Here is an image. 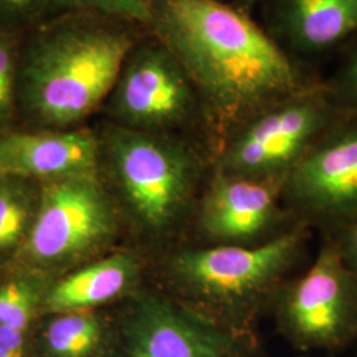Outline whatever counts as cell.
<instances>
[{
  "label": "cell",
  "instance_id": "6da1fadb",
  "mask_svg": "<svg viewBox=\"0 0 357 357\" xmlns=\"http://www.w3.org/2000/svg\"><path fill=\"white\" fill-rule=\"evenodd\" d=\"M149 28L197 90L204 115L234 130L273 103L306 89L289 53L221 0H150Z\"/></svg>",
  "mask_w": 357,
  "mask_h": 357
},
{
  "label": "cell",
  "instance_id": "7a4b0ae2",
  "mask_svg": "<svg viewBox=\"0 0 357 357\" xmlns=\"http://www.w3.org/2000/svg\"><path fill=\"white\" fill-rule=\"evenodd\" d=\"M130 23L61 13L19 47L17 109L41 130H66L106 102L138 43Z\"/></svg>",
  "mask_w": 357,
  "mask_h": 357
},
{
  "label": "cell",
  "instance_id": "3957f363",
  "mask_svg": "<svg viewBox=\"0 0 357 357\" xmlns=\"http://www.w3.org/2000/svg\"><path fill=\"white\" fill-rule=\"evenodd\" d=\"M100 141L101 163L135 224L153 236L176 229L188 213L199 176L191 149L171 135L114 123Z\"/></svg>",
  "mask_w": 357,
  "mask_h": 357
},
{
  "label": "cell",
  "instance_id": "277c9868",
  "mask_svg": "<svg viewBox=\"0 0 357 357\" xmlns=\"http://www.w3.org/2000/svg\"><path fill=\"white\" fill-rule=\"evenodd\" d=\"M40 185L38 215L17 255L31 271L72 266L114 238V205L98 176L54 178Z\"/></svg>",
  "mask_w": 357,
  "mask_h": 357
},
{
  "label": "cell",
  "instance_id": "5b68a950",
  "mask_svg": "<svg viewBox=\"0 0 357 357\" xmlns=\"http://www.w3.org/2000/svg\"><path fill=\"white\" fill-rule=\"evenodd\" d=\"M295 229L258 246L185 249L172 257L169 274L196 303L234 312L268 293L291 265L302 243Z\"/></svg>",
  "mask_w": 357,
  "mask_h": 357
},
{
  "label": "cell",
  "instance_id": "8992f818",
  "mask_svg": "<svg viewBox=\"0 0 357 357\" xmlns=\"http://www.w3.org/2000/svg\"><path fill=\"white\" fill-rule=\"evenodd\" d=\"M318 90H301L255 113L230 131L218 171L255 180L284 181L328 123Z\"/></svg>",
  "mask_w": 357,
  "mask_h": 357
},
{
  "label": "cell",
  "instance_id": "52a82bcc",
  "mask_svg": "<svg viewBox=\"0 0 357 357\" xmlns=\"http://www.w3.org/2000/svg\"><path fill=\"white\" fill-rule=\"evenodd\" d=\"M105 103L116 126L153 134L169 135L204 114L185 69L155 36L134 45Z\"/></svg>",
  "mask_w": 357,
  "mask_h": 357
},
{
  "label": "cell",
  "instance_id": "ba28073f",
  "mask_svg": "<svg viewBox=\"0 0 357 357\" xmlns=\"http://www.w3.org/2000/svg\"><path fill=\"white\" fill-rule=\"evenodd\" d=\"M284 330L302 348H337L357 333V275L344 255L324 248L306 274L286 291Z\"/></svg>",
  "mask_w": 357,
  "mask_h": 357
},
{
  "label": "cell",
  "instance_id": "9c48e42d",
  "mask_svg": "<svg viewBox=\"0 0 357 357\" xmlns=\"http://www.w3.org/2000/svg\"><path fill=\"white\" fill-rule=\"evenodd\" d=\"M237 349L216 320L150 294L131 305L121 326V357H234Z\"/></svg>",
  "mask_w": 357,
  "mask_h": 357
},
{
  "label": "cell",
  "instance_id": "30bf717a",
  "mask_svg": "<svg viewBox=\"0 0 357 357\" xmlns=\"http://www.w3.org/2000/svg\"><path fill=\"white\" fill-rule=\"evenodd\" d=\"M284 181L294 203L314 216L357 217V123L323 132Z\"/></svg>",
  "mask_w": 357,
  "mask_h": 357
},
{
  "label": "cell",
  "instance_id": "8fae6325",
  "mask_svg": "<svg viewBox=\"0 0 357 357\" xmlns=\"http://www.w3.org/2000/svg\"><path fill=\"white\" fill-rule=\"evenodd\" d=\"M3 175L47 181L98 176L101 141L89 130H38L0 134Z\"/></svg>",
  "mask_w": 357,
  "mask_h": 357
},
{
  "label": "cell",
  "instance_id": "7c38bea8",
  "mask_svg": "<svg viewBox=\"0 0 357 357\" xmlns=\"http://www.w3.org/2000/svg\"><path fill=\"white\" fill-rule=\"evenodd\" d=\"M281 181L217 172L200 209V225L217 241L240 243L268 228L277 213Z\"/></svg>",
  "mask_w": 357,
  "mask_h": 357
},
{
  "label": "cell",
  "instance_id": "4fadbf2b",
  "mask_svg": "<svg viewBox=\"0 0 357 357\" xmlns=\"http://www.w3.org/2000/svg\"><path fill=\"white\" fill-rule=\"evenodd\" d=\"M277 43L289 51L315 54L357 31V0H275Z\"/></svg>",
  "mask_w": 357,
  "mask_h": 357
},
{
  "label": "cell",
  "instance_id": "5bb4252c",
  "mask_svg": "<svg viewBox=\"0 0 357 357\" xmlns=\"http://www.w3.org/2000/svg\"><path fill=\"white\" fill-rule=\"evenodd\" d=\"M139 277V264L128 252L93 261L48 287L41 312L94 310L128 293Z\"/></svg>",
  "mask_w": 357,
  "mask_h": 357
},
{
  "label": "cell",
  "instance_id": "9a60e30c",
  "mask_svg": "<svg viewBox=\"0 0 357 357\" xmlns=\"http://www.w3.org/2000/svg\"><path fill=\"white\" fill-rule=\"evenodd\" d=\"M106 328L94 310L50 314L38 328L40 357H97L102 351Z\"/></svg>",
  "mask_w": 357,
  "mask_h": 357
},
{
  "label": "cell",
  "instance_id": "2e32d148",
  "mask_svg": "<svg viewBox=\"0 0 357 357\" xmlns=\"http://www.w3.org/2000/svg\"><path fill=\"white\" fill-rule=\"evenodd\" d=\"M33 178L0 176V261L19 255L38 215L41 185Z\"/></svg>",
  "mask_w": 357,
  "mask_h": 357
},
{
  "label": "cell",
  "instance_id": "e0dca14e",
  "mask_svg": "<svg viewBox=\"0 0 357 357\" xmlns=\"http://www.w3.org/2000/svg\"><path fill=\"white\" fill-rule=\"evenodd\" d=\"M48 287L40 275L29 274L0 282V324L28 331Z\"/></svg>",
  "mask_w": 357,
  "mask_h": 357
},
{
  "label": "cell",
  "instance_id": "ac0fdd59",
  "mask_svg": "<svg viewBox=\"0 0 357 357\" xmlns=\"http://www.w3.org/2000/svg\"><path fill=\"white\" fill-rule=\"evenodd\" d=\"M91 13L130 24L149 26L151 20L150 0H52L51 15Z\"/></svg>",
  "mask_w": 357,
  "mask_h": 357
},
{
  "label": "cell",
  "instance_id": "d6986e66",
  "mask_svg": "<svg viewBox=\"0 0 357 357\" xmlns=\"http://www.w3.org/2000/svg\"><path fill=\"white\" fill-rule=\"evenodd\" d=\"M19 47L16 33L0 29V130L10 125L17 110Z\"/></svg>",
  "mask_w": 357,
  "mask_h": 357
},
{
  "label": "cell",
  "instance_id": "ffe728a7",
  "mask_svg": "<svg viewBox=\"0 0 357 357\" xmlns=\"http://www.w3.org/2000/svg\"><path fill=\"white\" fill-rule=\"evenodd\" d=\"M52 0H0V29L17 33L51 15Z\"/></svg>",
  "mask_w": 357,
  "mask_h": 357
},
{
  "label": "cell",
  "instance_id": "44dd1931",
  "mask_svg": "<svg viewBox=\"0 0 357 357\" xmlns=\"http://www.w3.org/2000/svg\"><path fill=\"white\" fill-rule=\"evenodd\" d=\"M26 332L0 324V357H26Z\"/></svg>",
  "mask_w": 357,
  "mask_h": 357
},
{
  "label": "cell",
  "instance_id": "7402d4cb",
  "mask_svg": "<svg viewBox=\"0 0 357 357\" xmlns=\"http://www.w3.org/2000/svg\"><path fill=\"white\" fill-rule=\"evenodd\" d=\"M342 88L344 90L345 96L357 103V52L345 68L342 77Z\"/></svg>",
  "mask_w": 357,
  "mask_h": 357
},
{
  "label": "cell",
  "instance_id": "603a6c76",
  "mask_svg": "<svg viewBox=\"0 0 357 357\" xmlns=\"http://www.w3.org/2000/svg\"><path fill=\"white\" fill-rule=\"evenodd\" d=\"M343 255L351 268L357 271V222L347 231Z\"/></svg>",
  "mask_w": 357,
  "mask_h": 357
},
{
  "label": "cell",
  "instance_id": "cb8c5ba5",
  "mask_svg": "<svg viewBox=\"0 0 357 357\" xmlns=\"http://www.w3.org/2000/svg\"><path fill=\"white\" fill-rule=\"evenodd\" d=\"M243 3H246V4H253L255 0H243Z\"/></svg>",
  "mask_w": 357,
  "mask_h": 357
},
{
  "label": "cell",
  "instance_id": "d4e9b609",
  "mask_svg": "<svg viewBox=\"0 0 357 357\" xmlns=\"http://www.w3.org/2000/svg\"><path fill=\"white\" fill-rule=\"evenodd\" d=\"M0 176H3V171H1V165H0Z\"/></svg>",
  "mask_w": 357,
  "mask_h": 357
}]
</instances>
